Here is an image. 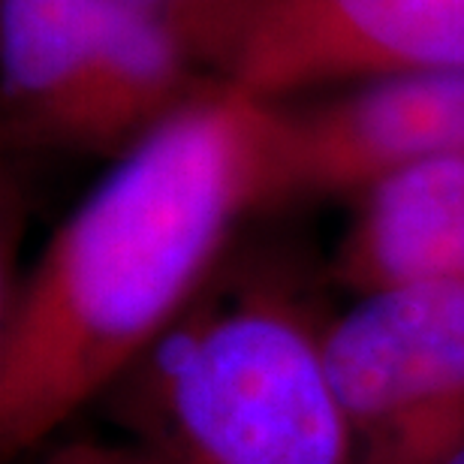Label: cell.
<instances>
[{"label": "cell", "mask_w": 464, "mask_h": 464, "mask_svg": "<svg viewBox=\"0 0 464 464\" xmlns=\"http://www.w3.org/2000/svg\"><path fill=\"white\" fill-rule=\"evenodd\" d=\"M40 464H179L130 440H70L58 443Z\"/></svg>", "instance_id": "9"}, {"label": "cell", "mask_w": 464, "mask_h": 464, "mask_svg": "<svg viewBox=\"0 0 464 464\" xmlns=\"http://www.w3.org/2000/svg\"><path fill=\"white\" fill-rule=\"evenodd\" d=\"M464 67V0H256L220 79L284 103Z\"/></svg>", "instance_id": "5"}, {"label": "cell", "mask_w": 464, "mask_h": 464, "mask_svg": "<svg viewBox=\"0 0 464 464\" xmlns=\"http://www.w3.org/2000/svg\"><path fill=\"white\" fill-rule=\"evenodd\" d=\"M163 22L202 67L220 79L256 0H127Z\"/></svg>", "instance_id": "8"}, {"label": "cell", "mask_w": 464, "mask_h": 464, "mask_svg": "<svg viewBox=\"0 0 464 464\" xmlns=\"http://www.w3.org/2000/svg\"><path fill=\"white\" fill-rule=\"evenodd\" d=\"M277 206V103L227 79L124 148L4 295V459L94 407Z\"/></svg>", "instance_id": "1"}, {"label": "cell", "mask_w": 464, "mask_h": 464, "mask_svg": "<svg viewBox=\"0 0 464 464\" xmlns=\"http://www.w3.org/2000/svg\"><path fill=\"white\" fill-rule=\"evenodd\" d=\"M464 157V67L356 82L277 103L281 206L359 197L411 166Z\"/></svg>", "instance_id": "6"}, {"label": "cell", "mask_w": 464, "mask_h": 464, "mask_svg": "<svg viewBox=\"0 0 464 464\" xmlns=\"http://www.w3.org/2000/svg\"><path fill=\"white\" fill-rule=\"evenodd\" d=\"M326 356L356 464H443L464 443V284L353 293Z\"/></svg>", "instance_id": "4"}, {"label": "cell", "mask_w": 464, "mask_h": 464, "mask_svg": "<svg viewBox=\"0 0 464 464\" xmlns=\"http://www.w3.org/2000/svg\"><path fill=\"white\" fill-rule=\"evenodd\" d=\"M211 79L127 0H0V118L18 151L118 157Z\"/></svg>", "instance_id": "3"}, {"label": "cell", "mask_w": 464, "mask_h": 464, "mask_svg": "<svg viewBox=\"0 0 464 464\" xmlns=\"http://www.w3.org/2000/svg\"><path fill=\"white\" fill-rule=\"evenodd\" d=\"M443 464H464V443H461V447H459L456 452H452V456H450L447 461H443Z\"/></svg>", "instance_id": "10"}, {"label": "cell", "mask_w": 464, "mask_h": 464, "mask_svg": "<svg viewBox=\"0 0 464 464\" xmlns=\"http://www.w3.org/2000/svg\"><path fill=\"white\" fill-rule=\"evenodd\" d=\"M329 277L350 293L464 284V157L411 166L353 197Z\"/></svg>", "instance_id": "7"}, {"label": "cell", "mask_w": 464, "mask_h": 464, "mask_svg": "<svg viewBox=\"0 0 464 464\" xmlns=\"http://www.w3.org/2000/svg\"><path fill=\"white\" fill-rule=\"evenodd\" d=\"M332 311L281 256H236L94 404L179 464H356L326 356Z\"/></svg>", "instance_id": "2"}]
</instances>
